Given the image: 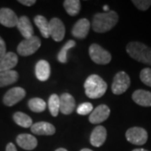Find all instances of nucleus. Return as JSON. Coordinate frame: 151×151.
<instances>
[{"mask_svg":"<svg viewBox=\"0 0 151 151\" xmlns=\"http://www.w3.org/2000/svg\"><path fill=\"white\" fill-rule=\"evenodd\" d=\"M76 108V102L74 97L70 94L65 92L60 97V112L68 115L72 113Z\"/></svg>","mask_w":151,"mask_h":151,"instance_id":"nucleus-12","label":"nucleus"},{"mask_svg":"<svg viewBox=\"0 0 151 151\" xmlns=\"http://www.w3.org/2000/svg\"><path fill=\"white\" fill-rule=\"evenodd\" d=\"M110 115V108L107 105L101 104L97 106L95 109H93L90 116L89 121L90 123L94 124H98L106 121Z\"/></svg>","mask_w":151,"mask_h":151,"instance_id":"nucleus-10","label":"nucleus"},{"mask_svg":"<svg viewBox=\"0 0 151 151\" xmlns=\"http://www.w3.org/2000/svg\"><path fill=\"white\" fill-rule=\"evenodd\" d=\"M33 134L37 135H53L55 133V128L53 124L47 122H38L30 127Z\"/></svg>","mask_w":151,"mask_h":151,"instance_id":"nucleus-16","label":"nucleus"},{"mask_svg":"<svg viewBox=\"0 0 151 151\" xmlns=\"http://www.w3.org/2000/svg\"><path fill=\"white\" fill-rule=\"evenodd\" d=\"M17 27L24 39H29L34 36V29L27 16H21L19 18Z\"/></svg>","mask_w":151,"mask_h":151,"instance_id":"nucleus-17","label":"nucleus"},{"mask_svg":"<svg viewBox=\"0 0 151 151\" xmlns=\"http://www.w3.org/2000/svg\"><path fill=\"white\" fill-rule=\"evenodd\" d=\"M141 81L145 84L146 86L151 87V69L150 68H145L141 70L140 75Z\"/></svg>","mask_w":151,"mask_h":151,"instance_id":"nucleus-28","label":"nucleus"},{"mask_svg":"<svg viewBox=\"0 0 151 151\" xmlns=\"http://www.w3.org/2000/svg\"><path fill=\"white\" fill-rule=\"evenodd\" d=\"M14 122L19 126H21L23 128H30L33 125V122L31 118L28 116L27 114L22 113V112H17L13 116Z\"/></svg>","mask_w":151,"mask_h":151,"instance_id":"nucleus-24","label":"nucleus"},{"mask_svg":"<svg viewBox=\"0 0 151 151\" xmlns=\"http://www.w3.org/2000/svg\"><path fill=\"white\" fill-rule=\"evenodd\" d=\"M50 24V35L55 41H61L65 34V29L64 24L58 18H53L49 22Z\"/></svg>","mask_w":151,"mask_h":151,"instance_id":"nucleus-9","label":"nucleus"},{"mask_svg":"<svg viewBox=\"0 0 151 151\" xmlns=\"http://www.w3.org/2000/svg\"><path fill=\"white\" fill-rule=\"evenodd\" d=\"M55 151H67L65 149H64V148H60V149H57Z\"/></svg>","mask_w":151,"mask_h":151,"instance_id":"nucleus-36","label":"nucleus"},{"mask_svg":"<svg viewBox=\"0 0 151 151\" xmlns=\"http://www.w3.org/2000/svg\"><path fill=\"white\" fill-rule=\"evenodd\" d=\"M34 22L35 25L39 28L44 38H49L50 35V24L48 20L42 15H37L35 17Z\"/></svg>","mask_w":151,"mask_h":151,"instance_id":"nucleus-22","label":"nucleus"},{"mask_svg":"<svg viewBox=\"0 0 151 151\" xmlns=\"http://www.w3.org/2000/svg\"><path fill=\"white\" fill-rule=\"evenodd\" d=\"M130 86V77L126 72L119 71L113 78L112 92L115 95H120L125 92Z\"/></svg>","mask_w":151,"mask_h":151,"instance_id":"nucleus-6","label":"nucleus"},{"mask_svg":"<svg viewBox=\"0 0 151 151\" xmlns=\"http://www.w3.org/2000/svg\"><path fill=\"white\" fill-rule=\"evenodd\" d=\"M132 98L135 103L143 107H151V92L145 90H136Z\"/></svg>","mask_w":151,"mask_h":151,"instance_id":"nucleus-20","label":"nucleus"},{"mask_svg":"<svg viewBox=\"0 0 151 151\" xmlns=\"http://www.w3.org/2000/svg\"><path fill=\"white\" fill-rule=\"evenodd\" d=\"M19 18L14 11L8 9L3 8L0 9V24L8 28H13L17 26Z\"/></svg>","mask_w":151,"mask_h":151,"instance_id":"nucleus-11","label":"nucleus"},{"mask_svg":"<svg viewBox=\"0 0 151 151\" xmlns=\"http://www.w3.org/2000/svg\"><path fill=\"white\" fill-rule=\"evenodd\" d=\"M91 24L86 19H81L75 24L72 28V35L77 39H85L88 35Z\"/></svg>","mask_w":151,"mask_h":151,"instance_id":"nucleus-13","label":"nucleus"},{"mask_svg":"<svg viewBox=\"0 0 151 151\" xmlns=\"http://www.w3.org/2000/svg\"><path fill=\"white\" fill-rule=\"evenodd\" d=\"M18 64L17 55L14 52H7L0 57V71L12 70Z\"/></svg>","mask_w":151,"mask_h":151,"instance_id":"nucleus-18","label":"nucleus"},{"mask_svg":"<svg viewBox=\"0 0 151 151\" xmlns=\"http://www.w3.org/2000/svg\"><path fill=\"white\" fill-rule=\"evenodd\" d=\"M25 95H26V92L24 88L19 87V86L13 87L6 92L3 98V102L6 106L12 107L14 104L20 102L22 99L25 97Z\"/></svg>","mask_w":151,"mask_h":151,"instance_id":"nucleus-8","label":"nucleus"},{"mask_svg":"<svg viewBox=\"0 0 151 151\" xmlns=\"http://www.w3.org/2000/svg\"><path fill=\"white\" fill-rule=\"evenodd\" d=\"M133 151H148V150H144V149H135V150H134Z\"/></svg>","mask_w":151,"mask_h":151,"instance_id":"nucleus-35","label":"nucleus"},{"mask_svg":"<svg viewBox=\"0 0 151 151\" xmlns=\"http://www.w3.org/2000/svg\"><path fill=\"white\" fill-rule=\"evenodd\" d=\"M89 55L92 61L100 65L108 64L112 60L111 54L97 44H92L89 47Z\"/></svg>","mask_w":151,"mask_h":151,"instance_id":"nucleus-5","label":"nucleus"},{"mask_svg":"<svg viewBox=\"0 0 151 151\" xmlns=\"http://www.w3.org/2000/svg\"><path fill=\"white\" fill-rule=\"evenodd\" d=\"M65 11L70 16H76L81 9V2L79 0H65L63 3Z\"/></svg>","mask_w":151,"mask_h":151,"instance_id":"nucleus-23","label":"nucleus"},{"mask_svg":"<svg viewBox=\"0 0 151 151\" xmlns=\"http://www.w3.org/2000/svg\"><path fill=\"white\" fill-rule=\"evenodd\" d=\"M41 45V41L37 36H33L29 39H24L19 44L17 47L18 53L22 56H29L35 53Z\"/></svg>","mask_w":151,"mask_h":151,"instance_id":"nucleus-4","label":"nucleus"},{"mask_svg":"<svg viewBox=\"0 0 151 151\" xmlns=\"http://www.w3.org/2000/svg\"><path fill=\"white\" fill-rule=\"evenodd\" d=\"M7 53L6 51V45L4 40L2 39V37H0V57L4 55Z\"/></svg>","mask_w":151,"mask_h":151,"instance_id":"nucleus-31","label":"nucleus"},{"mask_svg":"<svg viewBox=\"0 0 151 151\" xmlns=\"http://www.w3.org/2000/svg\"><path fill=\"white\" fill-rule=\"evenodd\" d=\"M6 151H17V149L13 143H9L6 146Z\"/></svg>","mask_w":151,"mask_h":151,"instance_id":"nucleus-33","label":"nucleus"},{"mask_svg":"<svg viewBox=\"0 0 151 151\" xmlns=\"http://www.w3.org/2000/svg\"><path fill=\"white\" fill-rule=\"evenodd\" d=\"M93 111L92 104L90 103H84L80 104L77 108L76 112L80 115H87Z\"/></svg>","mask_w":151,"mask_h":151,"instance_id":"nucleus-29","label":"nucleus"},{"mask_svg":"<svg viewBox=\"0 0 151 151\" xmlns=\"http://www.w3.org/2000/svg\"><path fill=\"white\" fill-rule=\"evenodd\" d=\"M126 139L129 143L135 145H143L148 140V133L140 127H133L126 132Z\"/></svg>","mask_w":151,"mask_h":151,"instance_id":"nucleus-7","label":"nucleus"},{"mask_svg":"<svg viewBox=\"0 0 151 151\" xmlns=\"http://www.w3.org/2000/svg\"><path fill=\"white\" fill-rule=\"evenodd\" d=\"M35 76L40 81H47L50 76V66L45 60H39L35 65Z\"/></svg>","mask_w":151,"mask_h":151,"instance_id":"nucleus-19","label":"nucleus"},{"mask_svg":"<svg viewBox=\"0 0 151 151\" xmlns=\"http://www.w3.org/2000/svg\"><path fill=\"white\" fill-rule=\"evenodd\" d=\"M133 4L139 9L142 11H145L151 6V0H134Z\"/></svg>","mask_w":151,"mask_h":151,"instance_id":"nucleus-30","label":"nucleus"},{"mask_svg":"<svg viewBox=\"0 0 151 151\" xmlns=\"http://www.w3.org/2000/svg\"><path fill=\"white\" fill-rule=\"evenodd\" d=\"M19 3L22 4L23 5L30 7V6L34 5L36 3V1L35 0H19Z\"/></svg>","mask_w":151,"mask_h":151,"instance_id":"nucleus-32","label":"nucleus"},{"mask_svg":"<svg viewBox=\"0 0 151 151\" xmlns=\"http://www.w3.org/2000/svg\"><path fill=\"white\" fill-rule=\"evenodd\" d=\"M19 79V74L16 70L0 71V87L11 85L16 82Z\"/></svg>","mask_w":151,"mask_h":151,"instance_id":"nucleus-21","label":"nucleus"},{"mask_svg":"<svg viewBox=\"0 0 151 151\" xmlns=\"http://www.w3.org/2000/svg\"><path fill=\"white\" fill-rule=\"evenodd\" d=\"M17 145L25 150H32L36 148L38 145L37 139L31 134H21L16 138Z\"/></svg>","mask_w":151,"mask_h":151,"instance_id":"nucleus-14","label":"nucleus"},{"mask_svg":"<svg viewBox=\"0 0 151 151\" xmlns=\"http://www.w3.org/2000/svg\"><path fill=\"white\" fill-rule=\"evenodd\" d=\"M81 151H92V150H89V149H82Z\"/></svg>","mask_w":151,"mask_h":151,"instance_id":"nucleus-37","label":"nucleus"},{"mask_svg":"<svg viewBox=\"0 0 151 151\" xmlns=\"http://www.w3.org/2000/svg\"><path fill=\"white\" fill-rule=\"evenodd\" d=\"M103 9L105 10V12H108L109 11V8H108V5H105L103 6Z\"/></svg>","mask_w":151,"mask_h":151,"instance_id":"nucleus-34","label":"nucleus"},{"mask_svg":"<svg viewBox=\"0 0 151 151\" xmlns=\"http://www.w3.org/2000/svg\"><path fill=\"white\" fill-rule=\"evenodd\" d=\"M107 139V130L103 126H97L91 134L90 143L94 147H100L105 143Z\"/></svg>","mask_w":151,"mask_h":151,"instance_id":"nucleus-15","label":"nucleus"},{"mask_svg":"<svg viewBox=\"0 0 151 151\" xmlns=\"http://www.w3.org/2000/svg\"><path fill=\"white\" fill-rule=\"evenodd\" d=\"M48 107L50 114L56 117L60 112V97L57 94H52L49 98Z\"/></svg>","mask_w":151,"mask_h":151,"instance_id":"nucleus-26","label":"nucleus"},{"mask_svg":"<svg viewBox=\"0 0 151 151\" xmlns=\"http://www.w3.org/2000/svg\"><path fill=\"white\" fill-rule=\"evenodd\" d=\"M86 95L89 98L96 99L102 97L106 93L108 84L97 75L89 76L84 83Z\"/></svg>","mask_w":151,"mask_h":151,"instance_id":"nucleus-2","label":"nucleus"},{"mask_svg":"<svg viewBox=\"0 0 151 151\" xmlns=\"http://www.w3.org/2000/svg\"><path fill=\"white\" fill-rule=\"evenodd\" d=\"M118 21V14L114 11L97 13L92 19V29L97 33L108 32L117 24Z\"/></svg>","mask_w":151,"mask_h":151,"instance_id":"nucleus-1","label":"nucleus"},{"mask_svg":"<svg viewBox=\"0 0 151 151\" xmlns=\"http://www.w3.org/2000/svg\"><path fill=\"white\" fill-rule=\"evenodd\" d=\"M28 104H29V109L35 113H41V112L45 111L46 108V105H47L43 99L39 98V97L31 98L29 101Z\"/></svg>","mask_w":151,"mask_h":151,"instance_id":"nucleus-25","label":"nucleus"},{"mask_svg":"<svg viewBox=\"0 0 151 151\" xmlns=\"http://www.w3.org/2000/svg\"><path fill=\"white\" fill-rule=\"evenodd\" d=\"M126 50L130 57L139 62L151 65V48L138 41L128 44Z\"/></svg>","mask_w":151,"mask_h":151,"instance_id":"nucleus-3","label":"nucleus"},{"mask_svg":"<svg viewBox=\"0 0 151 151\" xmlns=\"http://www.w3.org/2000/svg\"><path fill=\"white\" fill-rule=\"evenodd\" d=\"M76 45V42L72 40H68L66 43L63 45V47L60 50L59 54L57 55V60L60 63L65 64L67 62V52L68 50H70V49L73 48Z\"/></svg>","mask_w":151,"mask_h":151,"instance_id":"nucleus-27","label":"nucleus"}]
</instances>
